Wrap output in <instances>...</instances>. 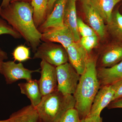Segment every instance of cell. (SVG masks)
Returning <instances> with one entry per match:
<instances>
[{"label":"cell","mask_w":122,"mask_h":122,"mask_svg":"<svg viewBox=\"0 0 122 122\" xmlns=\"http://www.w3.org/2000/svg\"><path fill=\"white\" fill-rule=\"evenodd\" d=\"M40 69L31 70L25 68L21 62L9 61L2 63L0 73L4 76L7 84H11L20 79L30 81L32 79V74L40 72Z\"/></svg>","instance_id":"6"},{"label":"cell","mask_w":122,"mask_h":122,"mask_svg":"<svg viewBox=\"0 0 122 122\" xmlns=\"http://www.w3.org/2000/svg\"><path fill=\"white\" fill-rule=\"evenodd\" d=\"M98 37L97 34L82 37L79 43L89 54L98 44Z\"/></svg>","instance_id":"22"},{"label":"cell","mask_w":122,"mask_h":122,"mask_svg":"<svg viewBox=\"0 0 122 122\" xmlns=\"http://www.w3.org/2000/svg\"><path fill=\"white\" fill-rule=\"evenodd\" d=\"M57 0H48V7H47L46 17L49 16L52 11L53 8L55 3Z\"/></svg>","instance_id":"30"},{"label":"cell","mask_w":122,"mask_h":122,"mask_svg":"<svg viewBox=\"0 0 122 122\" xmlns=\"http://www.w3.org/2000/svg\"><path fill=\"white\" fill-rule=\"evenodd\" d=\"M33 58L41 59L56 67L69 61L66 50L62 46L44 42L38 46Z\"/></svg>","instance_id":"5"},{"label":"cell","mask_w":122,"mask_h":122,"mask_svg":"<svg viewBox=\"0 0 122 122\" xmlns=\"http://www.w3.org/2000/svg\"><path fill=\"white\" fill-rule=\"evenodd\" d=\"M57 90L65 95H73L81 75L69 62L56 67Z\"/></svg>","instance_id":"4"},{"label":"cell","mask_w":122,"mask_h":122,"mask_svg":"<svg viewBox=\"0 0 122 122\" xmlns=\"http://www.w3.org/2000/svg\"><path fill=\"white\" fill-rule=\"evenodd\" d=\"M0 122H10L9 119L7 120H0Z\"/></svg>","instance_id":"33"},{"label":"cell","mask_w":122,"mask_h":122,"mask_svg":"<svg viewBox=\"0 0 122 122\" xmlns=\"http://www.w3.org/2000/svg\"><path fill=\"white\" fill-rule=\"evenodd\" d=\"M2 8H1V6L0 5V15L1 13V10H2Z\"/></svg>","instance_id":"34"},{"label":"cell","mask_w":122,"mask_h":122,"mask_svg":"<svg viewBox=\"0 0 122 122\" xmlns=\"http://www.w3.org/2000/svg\"><path fill=\"white\" fill-rule=\"evenodd\" d=\"M11 0H2L1 6L2 8H4L8 6L10 3Z\"/></svg>","instance_id":"31"},{"label":"cell","mask_w":122,"mask_h":122,"mask_svg":"<svg viewBox=\"0 0 122 122\" xmlns=\"http://www.w3.org/2000/svg\"><path fill=\"white\" fill-rule=\"evenodd\" d=\"M48 0H32L31 5L33 10L34 21L38 28L46 19Z\"/></svg>","instance_id":"19"},{"label":"cell","mask_w":122,"mask_h":122,"mask_svg":"<svg viewBox=\"0 0 122 122\" xmlns=\"http://www.w3.org/2000/svg\"><path fill=\"white\" fill-rule=\"evenodd\" d=\"M58 122H81V119L74 108L67 111Z\"/></svg>","instance_id":"25"},{"label":"cell","mask_w":122,"mask_h":122,"mask_svg":"<svg viewBox=\"0 0 122 122\" xmlns=\"http://www.w3.org/2000/svg\"><path fill=\"white\" fill-rule=\"evenodd\" d=\"M114 94V91L111 85L100 87L95 97L87 116H100L102 110L112 102Z\"/></svg>","instance_id":"10"},{"label":"cell","mask_w":122,"mask_h":122,"mask_svg":"<svg viewBox=\"0 0 122 122\" xmlns=\"http://www.w3.org/2000/svg\"><path fill=\"white\" fill-rule=\"evenodd\" d=\"M41 41L44 42H57L66 50L74 42L72 33L65 25L44 30L41 33Z\"/></svg>","instance_id":"8"},{"label":"cell","mask_w":122,"mask_h":122,"mask_svg":"<svg viewBox=\"0 0 122 122\" xmlns=\"http://www.w3.org/2000/svg\"><path fill=\"white\" fill-rule=\"evenodd\" d=\"M81 122H103L100 116H87L81 120Z\"/></svg>","instance_id":"27"},{"label":"cell","mask_w":122,"mask_h":122,"mask_svg":"<svg viewBox=\"0 0 122 122\" xmlns=\"http://www.w3.org/2000/svg\"><path fill=\"white\" fill-rule=\"evenodd\" d=\"M111 85L114 91L112 101L122 98V79L116 82Z\"/></svg>","instance_id":"26"},{"label":"cell","mask_w":122,"mask_h":122,"mask_svg":"<svg viewBox=\"0 0 122 122\" xmlns=\"http://www.w3.org/2000/svg\"><path fill=\"white\" fill-rule=\"evenodd\" d=\"M75 99L73 95H65L57 90L43 96L35 107L41 122H58L70 109L74 108Z\"/></svg>","instance_id":"3"},{"label":"cell","mask_w":122,"mask_h":122,"mask_svg":"<svg viewBox=\"0 0 122 122\" xmlns=\"http://www.w3.org/2000/svg\"><path fill=\"white\" fill-rule=\"evenodd\" d=\"M12 54L14 61L20 62L30 59V50L25 46H18L14 50Z\"/></svg>","instance_id":"21"},{"label":"cell","mask_w":122,"mask_h":122,"mask_svg":"<svg viewBox=\"0 0 122 122\" xmlns=\"http://www.w3.org/2000/svg\"><path fill=\"white\" fill-rule=\"evenodd\" d=\"M100 87L111 85L122 79V61L109 68H97Z\"/></svg>","instance_id":"13"},{"label":"cell","mask_w":122,"mask_h":122,"mask_svg":"<svg viewBox=\"0 0 122 122\" xmlns=\"http://www.w3.org/2000/svg\"><path fill=\"white\" fill-rule=\"evenodd\" d=\"M107 107L109 109L122 108V98L112 101Z\"/></svg>","instance_id":"28"},{"label":"cell","mask_w":122,"mask_h":122,"mask_svg":"<svg viewBox=\"0 0 122 122\" xmlns=\"http://www.w3.org/2000/svg\"><path fill=\"white\" fill-rule=\"evenodd\" d=\"M69 63L80 75L85 70L90 54L82 46L79 42H73L67 48Z\"/></svg>","instance_id":"9"},{"label":"cell","mask_w":122,"mask_h":122,"mask_svg":"<svg viewBox=\"0 0 122 122\" xmlns=\"http://www.w3.org/2000/svg\"><path fill=\"white\" fill-rule=\"evenodd\" d=\"M122 61V46H112L102 53L100 57V66L98 68L110 67Z\"/></svg>","instance_id":"17"},{"label":"cell","mask_w":122,"mask_h":122,"mask_svg":"<svg viewBox=\"0 0 122 122\" xmlns=\"http://www.w3.org/2000/svg\"><path fill=\"white\" fill-rule=\"evenodd\" d=\"M82 9L86 20L90 27L99 37L103 38L106 33L105 22L99 14L92 7L87 0H81Z\"/></svg>","instance_id":"12"},{"label":"cell","mask_w":122,"mask_h":122,"mask_svg":"<svg viewBox=\"0 0 122 122\" xmlns=\"http://www.w3.org/2000/svg\"><path fill=\"white\" fill-rule=\"evenodd\" d=\"M68 0H57L55 3L52 11L46 17L45 22L38 29L41 33L46 29L59 27L64 25L63 17Z\"/></svg>","instance_id":"11"},{"label":"cell","mask_w":122,"mask_h":122,"mask_svg":"<svg viewBox=\"0 0 122 122\" xmlns=\"http://www.w3.org/2000/svg\"><path fill=\"white\" fill-rule=\"evenodd\" d=\"M32 0H11L10 1V3L11 2H16V1H26V2H31Z\"/></svg>","instance_id":"32"},{"label":"cell","mask_w":122,"mask_h":122,"mask_svg":"<svg viewBox=\"0 0 122 122\" xmlns=\"http://www.w3.org/2000/svg\"><path fill=\"white\" fill-rule=\"evenodd\" d=\"M107 24L110 22L114 7L122 0H87Z\"/></svg>","instance_id":"15"},{"label":"cell","mask_w":122,"mask_h":122,"mask_svg":"<svg viewBox=\"0 0 122 122\" xmlns=\"http://www.w3.org/2000/svg\"><path fill=\"white\" fill-rule=\"evenodd\" d=\"M77 28L80 36L82 37L88 36L96 34L94 30L90 26L83 22L82 19L77 17Z\"/></svg>","instance_id":"24"},{"label":"cell","mask_w":122,"mask_h":122,"mask_svg":"<svg viewBox=\"0 0 122 122\" xmlns=\"http://www.w3.org/2000/svg\"><path fill=\"white\" fill-rule=\"evenodd\" d=\"M107 29L116 40L122 42V15L118 10L112 14L110 22Z\"/></svg>","instance_id":"20"},{"label":"cell","mask_w":122,"mask_h":122,"mask_svg":"<svg viewBox=\"0 0 122 122\" xmlns=\"http://www.w3.org/2000/svg\"><path fill=\"white\" fill-rule=\"evenodd\" d=\"M9 119L10 122H41L36 109L31 105L12 114Z\"/></svg>","instance_id":"18"},{"label":"cell","mask_w":122,"mask_h":122,"mask_svg":"<svg viewBox=\"0 0 122 122\" xmlns=\"http://www.w3.org/2000/svg\"><path fill=\"white\" fill-rule=\"evenodd\" d=\"M21 93L30 100L31 105L36 107L41 101L42 96L39 89L38 81L31 79L26 82L18 84Z\"/></svg>","instance_id":"16"},{"label":"cell","mask_w":122,"mask_h":122,"mask_svg":"<svg viewBox=\"0 0 122 122\" xmlns=\"http://www.w3.org/2000/svg\"><path fill=\"white\" fill-rule=\"evenodd\" d=\"M31 4L26 1L11 2L2 8L0 16L18 32L35 53L41 44V33L35 26Z\"/></svg>","instance_id":"1"},{"label":"cell","mask_w":122,"mask_h":122,"mask_svg":"<svg viewBox=\"0 0 122 122\" xmlns=\"http://www.w3.org/2000/svg\"><path fill=\"white\" fill-rule=\"evenodd\" d=\"M75 0L76 1L77 0Z\"/></svg>","instance_id":"35"},{"label":"cell","mask_w":122,"mask_h":122,"mask_svg":"<svg viewBox=\"0 0 122 122\" xmlns=\"http://www.w3.org/2000/svg\"><path fill=\"white\" fill-rule=\"evenodd\" d=\"M41 76L38 81L42 97L57 90V80L56 67L42 61L40 63Z\"/></svg>","instance_id":"7"},{"label":"cell","mask_w":122,"mask_h":122,"mask_svg":"<svg viewBox=\"0 0 122 122\" xmlns=\"http://www.w3.org/2000/svg\"><path fill=\"white\" fill-rule=\"evenodd\" d=\"M76 2L75 0H68L64 13L63 22L64 25L72 33L74 42H77L80 41L81 38L77 28Z\"/></svg>","instance_id":"14"},{"label":"cell","mask_w":122,"mask_h":122,"mask_svg":"<svg viewBox=\"0 0 122 122\" xmlns=\"http://www.w3.org/2000/svg\"><path fill=\"white\" fill-rule=\"evenodd\" d=\"M97 60L95 57L89 55L85 70L81 75L73 95L76 102L74 108L81 120L88 116L95 97L100 88L97 76Z\"/></svg>","instance_id":"2"},{"label":"cell","mask_w":122,"mask_h":122,"mask_svg":"<svg viewBox=\"0 0 122 122\" xmlns=\"http://www.w3.org/2000/svg\"><path fill=\"white\" fill-rule=\"evenodd\" d=\"M8 58L7 53L5 52L0 48V72L2 63L4 62V60L7 59Z\"/></svg>","instance_id":"29"},{"label":"cell","mask_w":122,"mask_h":122,"mask_svg":"<svg viewBox=\"0 0 122 122\" xmlns=\"http://www.w3.org/2000/svg\"><path fill=\"white\" fill-rule=\"evenodd\" d=\"M2 34H8L16 39L22 37L5 20L0 18V35Z\"/></svg>","instance_id":"23"}]
</instances>
